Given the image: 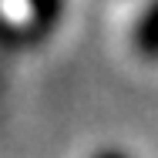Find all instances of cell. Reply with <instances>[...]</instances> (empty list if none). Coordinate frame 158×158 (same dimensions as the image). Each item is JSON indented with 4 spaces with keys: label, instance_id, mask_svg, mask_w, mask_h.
Here are the masks:
<instances>
[{
    "label": "cell",
    "instance_id": "obj_1",
    "mask_svg": "<svg viewBox=\"0 0 158 158\" xmlns=\"http://www.w3.org/2000/svg\"><path fill=\"white\" fill-rule=\"evenodd\" d=\"M24 3V20L14 31V44L17 47H34L44 44L51 34L57 31V24L64 20V0H20Z\"/></svg>",
    "mask_w": 158,
    "mask_h": 158
},
{
    "label": "cell",
    "instance_id": "obj_2",
    "mask_svg": "<svg viewBox=\"0 0 158 158\" xmlns=\"http://www.w3.org/2000/svg\"><path fill=\"white\" fill-rule=\"evenodd\" d=\"M131 51L145 64H158V0H145L131 24Z\"/></svg>",
    "mask_w": 158,
    "mask_h": 158
},
{
    "label": "cell",
    "instance_id": "obj_3",
    "mask_svg": "<svg viewBox=\"0 0 158 158\" xmlns=\"http://www.w3.org/2000/svg\"><path fill=\"white\" fill-rule=\"evenodd\" d=\"M91 158H131V155H128L125 148H114V145H108V148H98Z\"/></svg>",
    "mask_w": 158,
    "mask_h": 158
}]
</instances>
